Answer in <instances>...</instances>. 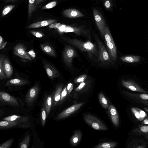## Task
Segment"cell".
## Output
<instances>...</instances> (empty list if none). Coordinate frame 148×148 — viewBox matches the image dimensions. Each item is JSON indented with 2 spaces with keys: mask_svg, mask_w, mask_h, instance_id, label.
Here are the masks:
<instances>
[{
  "mask_svg": "<svg viewBox=\"0 0 148 148\" xmlns=\"http://www.w3.org/2000/svg\"><path fill=\"white\" fill-rule=\"evenodd\" d=\"M62 39L81 50L87 52L90 55H97V50L95 45L90 41L83 42L75 38H62Z\"/></svg>",
  "mask_w": 148,
  "mask_h": 148,
  "instance_id": "1",
  "label": "cell"
},
{
  "mask_svg": "<svg viewBox=\"0 0 148 148\" xmlns=\"http://www.w3.org/2000/svg\"><path fill=\"white\" fill-rule=\"evenodd\" d=\"M49 27L57 29L61 32H73L78 35H85L88 34L87 31L82 27L66 25L60 23H55L49 25Z\"/></svg>",
  "mask_w": 148,
  "mask_h": 148,
  "instance_id": "2",
  "label": "cell"
},
{
  "mask_svg": "<svg viewBox=\"0 0 148 148\" xmlns=\"http://www.w3.org/2000/svg\"><path fill=\"white\" fill-rule=\"evenodd\" d=\"M104 37L111 58L114 61H116L117 59L116 48L110 30L107 25L104 32Z\"/></svg>",
  "mask_w": 148,
  "mask_h": 148,
  "instance_id": "3",
  "label": "cell"
},
{
  "mask_svg": "<svg viewBox=\"0 0 148 148\" xmlns=\"http://www.w3.org/2000/svg\"><path fill=\"white\" fill-rule=\"evenodd\" d=\"M85 121L93 129L99 130H106L108 129L106 126L95 116L90 114L84 116Z\"/></svg>",
  "mask_w": 148,
  "mask_h": 148,
  "instance_id": "4",
  "label": "cell"
},
{
  "mask_svg": "<svg viewBox=\"0 0 148 148\" xmlns=\"http://www.w3.org/2000/svg\"><path fill=\"white\" fill-rule=\"evenodd\" d=\"M77 56V54L74 49L69 46H66L63 52V58L66 65L71 67L72 65L73 59Z\"/></svg>",
  "mask_w": 148,
  "mask_h": 148,
  "instance_id": "5",
  "label": "cell"
},
{
  "mask_svg": "<svg viewBox=\"0 0 148 148\" xmlns=\"http://www.w3.org/2000/svg\"><path fill=\"white\" fill-rule=\"evenodd\" d=\"M123 92L128 98L136 102L140 103L144 106H148V94L144 93H133L125 91H124Z\"/></svg>",
  "mask_w": 148,
  "mask_h": 148,
  "instance_id": "6",
  "label": "cell"
},
{
  "mask_svg": "<svg viewBox=\"0 0 148 148\" xmlns=\"http://www.w3.org/2000/svg\"><path fill=\"white\" fill-rule=\"evenodd\" d=\"M0 103L2 105H7L16 107L20 106L16 98L2 91L0 92Z\"/></svg>",
  "mask_w": 148,
  "mask_h": 148,
  "instance_id": "7",
  "label": "cell"
},
{
  "mask_svg": "<svg viewBox=\"0 0 148 148\" xmlns=\"http://www.w3.org/2000/svg\"><path fill=\"white\" fill-rule=\"evenodd\" d=\"M93 13L97 27L102 36L104 37L106 26L104 20L101 14L97 9H93Z\"/></svg>",
  "mask_w": 148,
  "mask_h": 148,
  "instance_id": "8",
  "label": "cell"
},
{
  "mask_svg": "<svg viewBox=\"0 0 148 148\" xmlns=\"http://www.w3.org/2000/svg\"><path fill=\"white\" fill-rule=\"evenodd\" d=\"M95 37L99 49L98 61L103 62H111L109 55L103 44L96 36Z\"/></svg>",
  "mask_w": 148,
  "mask_h": 148,
  "instance_id": "9",
  "label": "cell"
},
{
  "mask_svg": "<svg viewBox=\"0 0 148 148\" xmlns=\"http://www.w3.org/2000/svg\"><path fill=\"white\" fill-rule=\"evenodd\" d=\"M122 85L126 88L133 91L137 92L147 94V91L142 88L137 83L132 80H124L123 79L121 82Z\"/></svg>",
  "mask_w": 148,
  "mask_h": 148,
  "instance_id": "10",
  "label": "cell"
},
{
  "mask_svg": "<svg viewBox=\"0 0 148 148\" xmlns=\"http://www.w3.org/2000/svg\"><path fill=\"white\" fill-rule=\"evenodd\" d=\"M39 88L35 85L29 89L25 97V101L28 106L32 105L36 99L39 93Z\"/></svg>",
  "mask_w": 148,
  "mask_h": 148,
  "instance_id": "11",
  "label": "cell"
},
{
  "mask_svg": "<svg viewBox=\"0 0 148 148\" xmlns=\"http://www.w3.org/2000/svg\"><path fill=\"white\" fill-rule=\"evenodd\" d=\"M84 104V103H77L65 109L57 116L56 119H61L69 116L78 110Z\"/></svg>",
  "mask_w": 148,
  "mask_h": 148,
  "instance_id": "12",
  "label": "cell"
},
{
  "mask_svg": "<svg viewBox=\"0 0 148 148\" xmlns=\"http://www.w3.org/2000/svg\"><path fill=\"white\" fill-rule=\"evenodd\" d=\"M13 53L18 57L31 60L32 58L26 51L25 47L23 44L19 43L16 45L13 48Z\"/></svg>",
  "mask_w": 148,
  "mask_h": 148,
  "instance_id": "13",
  "label": "cell"
},
{
  "mask_svg": "<svg viewBox=\"0 0 148 148\" xmlns=\"http://www.w3.org/2000/svg\"><path fill=\"white\" fill-rule=\"evenodd\" d=\"M63 84L58 85L51 95L52 99V108L55 107L60 101L61 94L63 90Z\"/></svg>",
  "mask_w": 148,
  "mask_h": 148,
  "instance_id": "14",
  "label": "cell"
},
{
  "mask_svg": "<svg viewBox=\"0 0 148 148\" xmlns=\"http://www.w3.org/2000/svg\"><path fill=\"white\" fill-rule=\"evenodd\" d=\"M132 134L142 136L148 139V125H139L132 131Z\"/></svg>",
  "mask_w": 148,
  "mask_h": 148,
  "instance_id": "15",
  "label": "cell"
},
{
  "mask_svg": "<svg viewBox=\"0 0 148 148\" xmlns=\"http://www.w3.org/2000/svg\"><path fill=\"white\" fill-rule=\"evenodd\" d=\"M43 64L47 73L50 79H53L59 77L58 71L53 66L45 61H43Z\"/></svg>",
  "mask_w": 148,
  "mask_h": 148,
  "instance_id": "16",
  "label": "cell"
},
{
  "mask_svg": "<svg viewBox=\"0 0 148 148\" xmlns=\"http://www.w3.org/2000/svg\"><path fill=\"white\" fill-rule=\"evenodd\" d=\"M64 16L70 18L81 17L84 15L80 11L75 8H69L64 10L63 12Z\"/></svg>",
  "mask_w": 148,
  "mask_h": 148,
  "instance_id": "17",
  "label": "cell"
},
{
  "mask_svg": "<svg viewBox=\"0 0 148 148\" xmlns=\"http://www.w3.org/2000/svg\"><path fill=\"white\" fill-rule=\"evenodd\" d=\"M108 112L113 124L117 126L119 124V117L116 108L112 105L109 106Z\"/></svg>",
  "mask_w": 148,
  "mask_h": 148,
  "instance_id": "18",
  "label": "cell"
},
{
  "mask_svg": "<svg viewBox=\"0 0 148 148\" xmlns=\"http://www.w3.org/2000/svg\"><path fill=\"white\" fill-rule=\"evenodd\" d=\"M3 66L6 77L9 78L11 77L13 73V68L8 58L5 57L4 58Z\"/></svg>",
  "mask_w": 148,
  "mask_h": 148,
  "instance_id": "19",
  "label": "cell"
},
{
  "mask_svg": "<svg viewBox=\"0 0 148 148\" xmlns=\"http://www.w3.org/2000/svg\"><path fill=\"white\" fill-rule=\"evenodd\" d=\"M57 20L56 19H50L35 22L29 25V28H38L46 26L56 23Z\"/></svg>",
  "mask_w": 148,
  "mask_h": 148,
  "instance_id": "20",
  "label": "cell"
},
{
  "mask_svg": "<svg viewBox=\"0 0 148 148\" xmlns=\"http://www.w3.org/2000/svg\"><path fill=\"white\" fill-rule=\"evenodd\" d=\"M147 143L142 139H133L127 145L128 148H145Z\"/></svg>",
  "mask_w": 148,
  "mask_h": 148,
  "instance_id": "21",
  "label": "cell"
},
{
  "mask_svg": "<svg viewBox=\"0 0 148 148\" xmlns=\"http://www.w3.org/2000/svg\"><path fill=\"white\" fill-rule=\"evenodd\" d=\"M131 110L135 117L140 121H143L147 116L145 112L138 108L132 107Z\"/></svg>",
  "mask_w": 148,
  "mask_h": 148,
  "instance_id": "22",
  "label": "cell"
},
{
  "mask_svg": "<svg viewBox=\"0 0 148 148\" xmlns=\"http://www.w3.org/2000/svg\"><path fill=\"white\" fill-rule=\"evenodd\" d=\"M52 104L51 95H46L44 97L43 106L45 108L47 116H48L49 114L52 107Z\"/></svg>",
  "mask_w": 148,
  "mask_h": 148,
  "instance_id": "23",
  "label": "cell"
},
{
  "mask_svg": "<svg viewBox=\"0 0 148 148\" xmlns=\"http://www.w3.org/2000/svg\"><path fill=\"white\" fill-rule=\"evenodd\" d=\"M141 57L139 56L128 55L122 56L120 59L123 62L128 63H135L140 62Z\"/></svg>",
  "mask_w": 148,
  "mask_h": 148,
  "instance_id": "24",
  "label": "cell"
},
{
  "mask_svg": "<svg viewBox=\"0 0 148 148\" xmlns=\"http://www.w3.org/2000/svg\"><path fill=\"white\" fill-rule=\"evenodd\" d=\"M3 119L9 121H19L22 123H24L27 121L29 118L27 116L12 115L4 118Z\"/></svg>",
  "mask_w": 148,
  "mask_h": 148,
  "instance_id": "25",
  "label": "cell"
},
{
  "mask_svg": "<svg viewBox=\"0 0 148 148\" xmlns=\"http://www.w3.org/2000/svg\"><path fill=\"white\" fill-rule=\"evenodd\" d=\"M42 51L52 57L56 56L54 49L50 45L46 44H42L40 45Z\"/></svg>",
  "mask_w": 148,
  "mask_h": 148,
  "instance_id": "26",
  "label": "cell"
},
{
  "mask_svg": "<svg viewBox=\"0 0 148 148\" xmlns=\"http://www.w3.org/2000/svg\"><path fill=\"white\" fill-rule=\"evenodd\" d=\"M22 122L19 121H2L0 122V129H8L15 127Z\"/></svg>",
  "mask_w": 148,
  "mask_h": 148,
  "instance_id": "27",
  "label": "cell"
},
{
  "mask_svg": "<svg viewBox=\"0 0 148 148\" xmlns=\"http://www.w3.org/2000/svg\"><path fill=\"white\" fill-rule=\"evenodd\" d=\"M29 82L25 80L18 79H11L6 83V85L22 86L28 84Z\"/></svg>",
  "mask_w": 148,
  "mask_h": 148,
  "instance_id": "28",
  "label": "cell"
},
{
  "mask_svg": "<svg viewBox=\"0 0 148 148\" xmlns=\"http://www.w3.org/2000/svg\"><path fill=\"white\" fill-rule=\"evenodd\" d=\"M37 0H29L28 14L29 18H31L33 12L37 9L36 5Z\"/></svg>",
  "mask_w": 148,
  "mask_h": 148,
  "instance_id": "29",
  "label": "cell"
},
{
  "mask_svg": "<svg viewBox=\"0 0 148 148\" xmlns=\"http://www.w3.org/2000/svg\"><path fill=\"white\" fill-rule=\"evenodd\" d=\"M82 135L81 132L77 131L75 132V134L71 137L70 140L71 144L73 146H75L80 141Z\"/></svg>",
  "mask_w": 148,
  "mask_h": 148,
  "instance_id": "30",
  "label": "cell"
},
{
  "mask_svg": "<svg viewBox=\"0 0 148 148\" xmlns=\"http://www.w3.org/2000/svg\"><path fill=\"white\" fill-rule=\"evenodd\" d=\"M115 142H105L100 143L94 147L95 148H113L116 145Z\"/></svg>",
  "mask_w": 148,
  "mask_h": 148,
  "instance_id": "31",
  "label": "cell"
},
{
  "mask_svg": "<svg viewBox=\"0 0 148 148\" xmlns=\"http://www.w3.org/2000/svg\"><path fill=\"white\" fill-rule=\"evenodd\" d=\"M99 99L100 104L104 109H107L108 108V102L103 94L101 92L99 94Z\"/></svg>",
  "mask_w": 148,
  "mask_h": 148,
  "instance_id": "32",
  "label": "cell"
},
{
  "mask_svg": "<svg viewBox=\"0 0 148 148\" xmlns=\"http://www.w3.org/2000/svg\"><path fill=\"white\" fill-rule=\"evenodd\" d=\"M5 57V56L3 54H1L0 56V78L1 80H3L6 78L3 71V63Z\"/></svg>",
  "mask_w": 148,
  "mask_h": 148,
  "instance_id": "33",
  "label": "cell"
},
{
  "mask_svg": "<svg viewBox=\"0 0 148 148\" xmlns=\"http://www.w3.org/2000/svg\"><path fill=\"white\" fill-rule=\"evenodd\" d=\"M30 141V136L27 134L25 137L23 141L20 143L19 147L20 148H27L28 147Z\"/></svg>",
  "mask_w": 148,
  "mask_h": 148,
  "instance_id": "34",
  "label": "cell"
},
{
  "mask_svg": "<svg viewBox=\"0 0 148 148\" xmlns=\"http://www.w3.org/2000/svg\"><path fill=\"white\" fill-rule=\"evenodd\" d=\"M47 114L44 107L42 105L41 109V123L43 126L45 123Z\"/></svg>",
  "mask_w": 148,
  "mask_h": 148,
  "instance_id": "35",
  "label": "cell"
},
{
  "mask_svg": "<svg viewBox=\"0 0 148 148\" xmlns=\"http://www.w3.org/2000/svg\"><path fill=\"white\" fill-rule=\"evenodd\" d=\"M15 7V5H9L5 6L2 11L1 16L3 17L10 12Z\"/></svg>",
  "mask_w": 148,
  "mask_h": 148,
  "instance_id": "36",
  "label": "cell"
},
{
  "mask_svg": "<svg viewBox=\"0 0 148 148\" xmlns=\"http://www.w3.org/2000/svg\"><path fill=\"white\" fill-rule=\"evenodd\" d=\"M14 139V138H12L3 143L0 145V148H9L11 146Z\"/></svg>",
  "mask_w": 148,
  "mask_h": 148,
  "instance_id": "37",
  "label": "cell"
},
{
  "mask_svg": "<svg viewBox=\"0 0 148 148\" xmlns=\"http://www.w3.org/2000/svg\"><path fill=\"white\" fill-rule=\"evenodd\" d=\"M57 4V2L56 1H53L49 3L43 7L42 9H48L52 8L55 7Z\"/></svg>",
  "mask_w": 148,
  "mask_h": 148,
  "instance_id": "38",
  "label": "cell"
},
{
  "mask_svg": "<svg viewBox=\"0 0 148 148\" xmlns=\"http://www.w3.org/2000/svg\"><path fill=\"white\" fill-rule=\"evenodd\" d=\"M67 92V87L65 86L63 88L62 92L61 98L59 101L60 103H62L66 97Z\"/></svg>",
  "mask_w": 148,
  "mask_h": 148,
  "instance_id": "39",
  "label": "cell"
},
{
  "mask_svg": "<svg viewBox=\"0 0 148 148\" xmlns=\"http://www.w3.org/2000/svg\"><path fill=\"white\" fill-rule=\"evenodd\" d=\"M30 32L33 35L38 38H41L45 36L43 33L37 31H31Z\"/></svg>",
  "mask_w": 148,
  "mask_h": 148,
  "instance_id": "40",
  "label": "cell"
},
{
  "mask_svg": "<svg viewBox=\"0 0 148 148\" xmlns=\"http://www.w3.org/2000/svg\"><path fill=\"white\" fill-rule=\"evenodd\" d=\"M7 42L4 41L3 38L0 36V50L3 49L6 46Z\"/></svg>",
  "mask_w": 148,
  "mask_h": 148,
  "instance_id": "41",
  "label": "cell"
},
{
  "mask_svg": "<svg viewBox=\"0 0 148 148\" xmlns=\"http://www.w3.org/2000/svg\"><path fill=\"white\" fill-rule=\"evenodd\" d=\"M86 76V75L81 76L77 78L75 81V83H81L83 82L85 80Z\"/></svg>",
  "mask_w": 148,
  "mask_h": 148,
  "instance_id": "42",
  "label": "cell"
},
{
  "mask_svg": "<svg viewBox=\"0 0 148 148\" xmlns=\"http://www.w3.org/2000/svg\"><path fill=\"white\" fill-rule=\"evenodd\" d=\"M73 88V84L71 83H69L67 86V90L68 94H70Z\"/></svg>",
  "mask_w": 148,
  "mask_h": 148,
  "instance_id": "43",
  "label": "cell"
},
{
  "mask_svg": "<svg viewBox=\"0 0 148 148\" xmlns=\"http://www.w3.org/2000/svg\"><path fill=\"white\" fill-rule=\"evenodd\" d=\"M86 83L83 82L80 83L79 85L76 88L75 90L76 91H78L81 90L85 86Z\"/></svg>",
  "mask_w": 148,
  "mask_h": 148,
  "instance_id": "44",
  "label": "cell"
},
{
  "mask_svg": "<svg viewBox=\"0 0 148 148\" xmlns=\"http://www.w3.org/2000/svg\"><path fill=\"white\" fill-rule=\"evenodd\" d=\"M104 4L105 7L107 9H109L111 5V3L110 0H105Z\"/></svg>",
  "mask_w": 148,
  "mask_h": 148,
  "instance_id": "45",
  "label": "cell"
},
{
  "mask_svg": "<svg viewBox=\"0 0 148 148\" xmlns=\"http://www.w3.org/2000/svg\"><path fill=\"white\" fill-rule=\"evenodd\" d=\"M27 53L32 58L34 59L36 57L35 53L33 49H31Z\"/></svg>",
  "mask_w": 148,
  "mask_h": 148,
  "instance_id": "46",
  "label": "cell"
},
{
  "mask_svg": "<svg viewBox=\"0 0 148 148\" xmlns=\"http://www.w3.org/2000/svg\"><path fill=\"white\" fill-rule=\"evenodd\" d=\"M141 123L143 125H148V116L143 120Z\"/></svg>",
  "mask_w": 148,
  "mask_h": 148,
  "instance_id": "47",
  "label": "cell"
},
{
  "mask_svg": "<svg viewBox=\"0 0 148 148\" xmlns=\"http://www.w3.org/2000/svg\"><path fill=\"white\" fill-rule=\"evenodd\" d=\"M44 1V0H37V3H36V6L37 5L42 2Z\"/></svg>",
  "mask_w": 148,
  "mask_h": 148,
  "instance_id": "48",
  "label": "cell"
},
{
  "mask_svg": "<svg viewBox=\"0 0 148 148\" xmlns=\"http://www.w3.org/2000/svg\"><path fill=\"white\" fill-rule=\"evenodd\" d=\"M144 109L146 112L148 113V108H144Z\"/></svg>",
  "mask_w": 148,
  "mask_h": 148,
  "instance_id": "49",
  "label": "cell"
},
{
  "mask_svg": "<svg viewBox=\"0 0 148 148\" xmlns=\"http://www.w3.org/2000/svg\"><path fill=\"white\" fill-rule=\"evenodd\" d=\"M8 1H12V0H8Z\"/></svg>",
  "mask_w": 148,
  "mask_h": 148,
  "instance_id": "50",
  "label": "cell"
}]
</instances>
